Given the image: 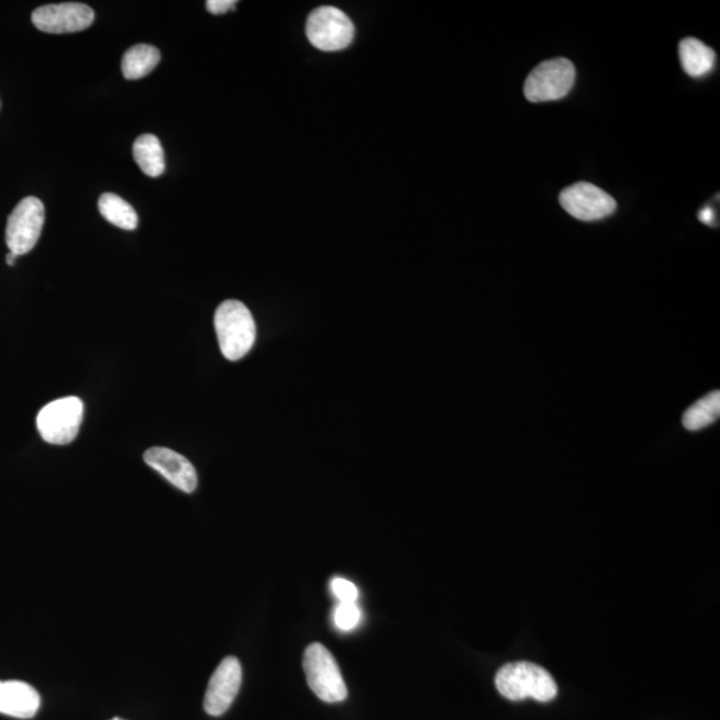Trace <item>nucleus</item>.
Segmentation results:
<instances>
[{
	"mask_svg": "<svg viewBox=\"0 0 720 720\" xmlns=\"http://www.w3.org/2000/svg\"><path fill=\"white\" fill-rule=\"evenodd\" d=\"M81 421L84 402L77 397H67L43 407L36 417V429L43 441L65 446L78 436Z\"/></svg>",
	"mask_w": 720,
	"mask_h": 720,
	"instance_id": "nucleus-4",
	"label": "nucleus"
},
{
	"mask_svg": "<svg viewBox=\"0 0 720 720\" xmlns=\"http://www.w3.org/2000/svg\"><path fill=\"white\" fill-rule=\"evenodd\" d=\"M306 34L312 46L322 52H341L352 45L355 27L352 19L333 5H323L311 12Z\"/></svg>",
	"mask_w": 720,
	"mask_h": 720,
	"instance_id": "nucleus-5",
	"label": "nucleus"
},
{
	"mask_svg": "<svg viewBox=\"0 0 720 720\" xmlns=\"http://www.w3.org/2000/svg\"><path fill=\"white\" fill-rule=\"evenodd\" d=\"M144 462L180 491L191 494L198 487V474L192 463L177 451L166 447L148 448Z\"/></svg>",
	"mask_w": 720,
	"mask_h": 720,
	"instance_id": "nucleus-11",
	"label": "nucleus"
},
{
	"mask_svg": "<svg viewBox=\"0 0 720 720\" xmlns=\"http://www.w3.org/2000/svg\"><path fill=\"white\" fill-rule=\"evenodd\" d=\"M560 202L569 215L584 222L599 221L617 210L616 199L586 181H579L563 190Z\"/></svg>",
	"mask_w": 720,
	"mask_h": 720,
	"instance_id": "nucleus-8",
	"label": "nucleus"
},
{
	"mask_svg": "<svg viewBox=\"0 0 720 720\" xmlns=\"http://www.w3.org/2000/svg\"><path fill=\"white\" fill-rule=\"evenodd\" d=\"M98 208L100 215L117 228L128 231L137 228V214L133 206L115 193H103L99 198Z\"/></svg>",
	"mask_w": 720,
	"mask_h": 720,
	"instance_id": "nucleus-16",
	"label": "nucleus"
},
{
	"mask_svg": "<svg viewBox=\"0 0 720 720\" xmlns=\"http://www.w3.org/2000/svg\"><path fill=\"white\" fill-rule=\"evenodd\" d=\"M679 58L682 67L693 78L706 77L717 64L716 52L695 37H686L680 42Z\"/></svg>",
	"mask_w": 720,
	"mask_h": 720,
	"instance_id": "nucleus-13",
	"label": "nucleus"
},
{
	"mask_svg": "<svg viewBox=\"0 0 720 720\" xmlns=\"http://www.w3.org/2000/svg\"><path fill=\"white\" fill-rule=\"evenodd\" d=\"M362 611L356 603H340L334 611V622L342 631H352L361 623Z\"/></svg>",
	"mask_w": 720,
	"mask_h": 720,
	"instance_id": "nucleus-18",
	"label": "nucleus"
},
{
	"mask_svg": "<svg viewBox=\"0 0 720 720\" xmlns=\"http://www.w3.org/2000/svg\"><path fill=\"white\" fill-rule=\"evenodd\" d=\"M496 686L502 697L516 702L525 698L550 702L558 695L553 675L531 662L507 663L497 674Z\"/></svg>",
	"mask_w": 720,
	"mask_h": 720,
	"instance_id": "nucleus-1",
	"label": "nucleus"
},
{
	"mask_svg": "<svg viewBox=\"0 0 720 720\" xmlns=\"http://www.w3.org/2000/svg\"><path fill=\"white\" fill-rule=\"evenodd\" d=\"M18 259V255L14 253H9L8 256H5V262H8L9 266H15Z\"/></svg>",
	"mask_w": 720,
	"mask_h": 720,
	"instance_id": "nucleus-22",
	"label": "nucleus"
},
{
	"mask_svg": "<svg viewBox=\"0 0 720 720\" xmlns=\"http://www.w3.org/2000/svg\"><path fill=\"white\" fill-rule=\"evenodd\" d=\"M303 669L312 693L325 704H340L348 691L333 654L321 643H312L304 651Z\"/></svg>",
	"mask_w": 720,
	"mask_h": 720,
	"instance_id": "nucleus-3",
	"label": "nucleus"
},
{
	"mask_svg": "<svg viewBox=\"0 0 720 720\" xmlns=\"http://www.w3.org/2000/svg\"><path fill=\"white\" fill-rule=\"evenodd\" d=\"M34 26L43 33L70 34L89 29L96 14L84 3L47 4L33 12Z\"/></svg>",
	"mask_w": 720,
	"mask_h": 720,
	"instance_id": "nucleus-9",
	"label": "nucleus"
},
{
	"mask_svg": "<svg viewBox=\"0 0 720 720\" xmlns=\"http://www.w3.org/2000/svg\"><path fill=\"white\" fill-rule=\"evenodd\" d=\"M134 159L147 177L158 178L166 170L165 152L153 134L137 137L133 147Z\"/></svg>",
	"mask_w": 720,
	"mask_h": 720,
	"instance_id": "nucleus-14",
	"label": "nucleus"
},
{
	"mask_svg": "<svg viewBox=\"0 0 720 720\" xmlns=\"http://www.w3.org/2000/svg\"><path fill=\"white\" fill-rule=\"evenodd\" d=\"M575 78V67L568 59L555 58L543 62L525 79L524 96L532 103L563 99L573 90Z\"/></svg>",
	"mask_w": 720,
	"mask_h": 720,
	"instance_id": "nucleus-6",
	"label": "nucleus"
},
{
	"mask_svg": "<svg viewBox=\"0 0 720 720\" xmlns=\"http://www.w3.org/2000/svg\"><path fill=\"white\" fill-rule=\"evenodd\" d=\"M331 591H333L336 599L340 600V603L358 602V588L347 579L334 578L331 580Z\"/></svg>",
	"mask_w": 720,
	"mask_h": 720,
	"instance_id": "nucleus-19",
	"label": "nucleus"
},
{
	"mask_svg": "<svg viewBox=\"0 0 720 720\" xmlns=\"http://www.w3.org/2000/svg\"><path fill=\"white\" fill-rule=\"evenodd\" d=\"M242 665L235 656H228L218 666L204 695V710L211 717H221L234 704L242 686Z\"/></svg>",
	"mask_w": 720,
	"mask_h": 720,
	"instance_id": "nucleus-10",
	"label": "nucleus"
},
{
	"mask_svg": "<svg viewBox=\"0 0 720 720\" xmlns=\"http://www.w3.org/2000/svg\"><path fill=\"white\" fill-rule=\"evenodd\" d=\"M111 720H124V719H121V718H114V719H111Z\"/></svg>",
	"mask_w": 720,
	"mask_h": 720,
	"instance_id": "nucleus-23",
	"label": "nucleus"
},
{
	"mask_svg": "<svg viewBox=\"0 0 720 720\" xmlns=\"http://www.w3.org/2000/svg\"><path fill=\"white\" fill-rule=\"evenodd\" d=\"M45 224V206L35 197H27L16 204L5 225V243L10 253L29 254L40 241Z\"/></svg>",
	"mask_w": 720,
	"mask_h": 720,
	"instance_id": "nucleus-7",
	"label": "nucleus"
},
{
	"mask_svg": "<svg viewBox=\"0 0 720 720\" xmlns=\"http://www.w3.org/2000/svg\"><path fill=\"white\" fill-rule=\"evenodd\" d=\"M698 218L699 221L705 224H709V225L716 224V212H713V210L710 208H705L700 210Z\"/></svg>",
	"mask_w": 720,
	"mask_h": 720,
	"instance_id": "nucleus-21",
	"label": "nucleus"
},
{
	"mask_svg": "<svg viewBox=\"0 0 720 720\" xmlns=\"http://www.w3.org/2000/svg\"><path fill=\"white\" fill-rule=\"evenodd\" d=\"M235 4V0H209V2L206 3L208 10L214 15L225 14V12L234 10Z\"/></svg>",
	"mask_w": 720,
	"mask_h": 720,
	"instance_id": "nucleus-20",
	"label": "nucleus"
},
{
	"mask_svg": "<svg viewBox=\"0 0 720 720\" xmlns=\"http://www.w3.org/2000/svg\"><path fill=\"white\" fill-rule=\"evenodd\" d=\"M219 347L225 359H243L254 346L256 325L252 312L240 300H225L214 318Z\"/></svg>",
	"mask_w": 720,
	"mask_h": 720,
	"instance_id": "nucleus-2",
	"label": "nucleus"
},
{
	"mask_svg": "<svg viewBox=\"0 0 720 720\" xmlns=\"http://www.w3.org/2000/svg\"><path fill=\"white\" fill-rule=\"evenodd\" d=\"M720 416V394L713 391L698 400L685 412L684 425L688 431H699L716 423Z\"/></svg>",
	"mask_w": 720,
	"mask_h": 720,
	"instance_id": "nucleus-17",
	"label": "nucleus"
},
{
	"mask_svg": "<svg viewBox=\"0 0 720 720\" xmlns=\"http://www.w3.org/2000/svg\"><path fill=\"white\" fill-rule=\"evenodd\" d=\"M159 49L149 45H136L128 49L122 59V73L129 80L146 77L159 65Z\"/></svg>",
	"mask_w": 720,
	"mask_h": 720,
	"instance_id": "nucleus-15",
	"label": "nucleus"
},
{
	"mask_svg": "<svg viewBox=\"0 0 720 720\" xmlns=\"http://www.w3.org/2000/svg\"><path fill=\"white\" fill-rule=\"evenodd\" d=\"M41 695L26 682L0 680V713L3 716L31 719L41 709Z\"/></svg>",
	"mask_w": 720,
	"mask_h": 720,
	"instance_id": "nucleus-12",
	"label": "nucleus"
}]
</instances>
